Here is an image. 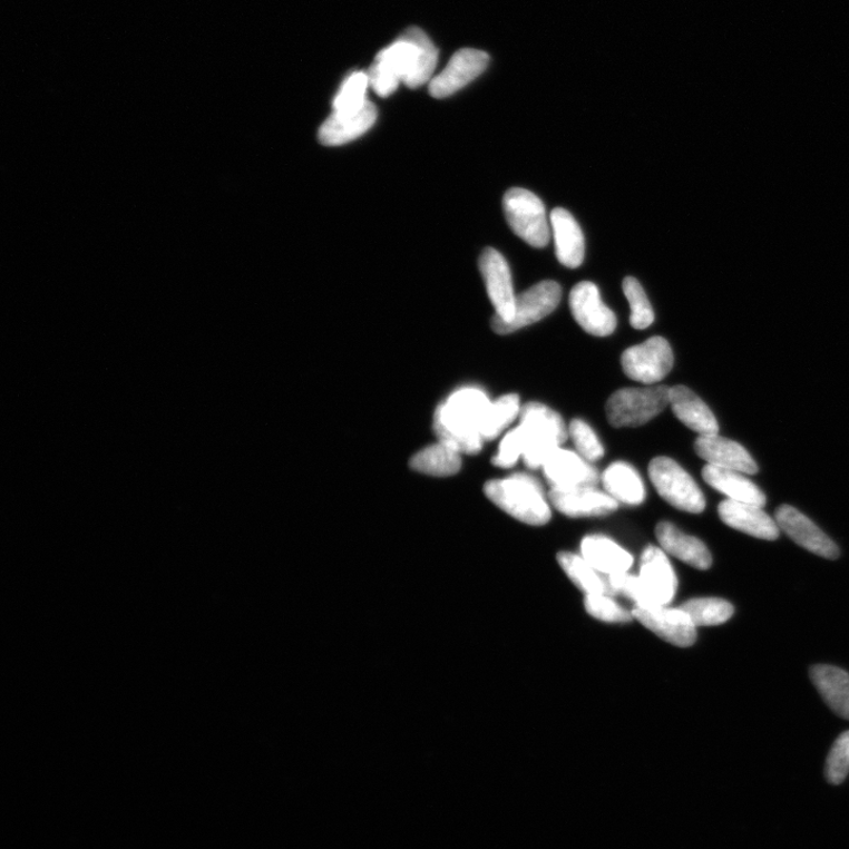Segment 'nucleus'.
Wrapping results in <instances>:
<instances>
[{
    "mask_svg": "<svg viewBox=\"0 0 849 849\" xmlns=\"http://www.w3.org/2000/svg\"><path fill=\"white\" fill-rule=\"evenodd\" d=\"M438 64V50L427 33L410 28L390 47L381 50L368 72L370 87L380 96L389 97L406 84L416 89L431 82Z\"/></svg>",
    "mask_w": 849,
    "mask_h": 849,
    "instance_id": "1",
    "label": "nucleus"
},
{
    "mask_svg": "<svg viewBox=\"0 0 849 849\" xmlns=\"http://www.w3.org/2000/svg\"><path fill=\"white\" fill-rule=\"evenodd\" d=\"M491 403L488 396L478 389L455 392L435 416L439 441L459 453L477 455L482 449L481 429Z\"/></svg>",
    "mask_w": 849,
    "mask_h": 849,
    "instance_id": "2",
    "label": "nucleus"
},
{
    "mask_svg": "<svg viewBox=\"0 0 849 849\" xmlns=\"http://www.w3.org/2000/svg\"><path fill=\"white\" fill-rule=\"evenodd\" d=\"M484 492L497 507L515 519L543 527L552 519L540 484L530 475L515 474L485 484Z\"/></svg>",
    "mask_w": 849,
    "mask_h": 849,
    "instance_id": "3",
    "label": "nucleus"
},
{
    "mask_svg": "<svg viewBox=\"0 0 849 849\" xmlns=\"http://www.w3.org/2000/svg\"><path fill=\"white\" fill-rule=\"evenodd\" d=\"M518 428L523 437V459L531 470L543 468L569 436L563 418L537 401L525 403L521 408Z\"/></svg>",
    "mask_w": 849,
    "mask_h": 849,
    "instance_id": "4",
    "label": "nucleus"
},
{
    "mask_svg": "<svg viewBox=\"0 0 849 849\" xmlns=\"http://www.w3.org/2000/svg\"><path fill=\"white\" fill-rule=\"evenodd\" d=\"M671 406V389L651 387L642 389H622L606 401V418L612 427H643Z\"/></svg>",
    "mask_w": 849,
    "mask_h": 849,
    "instance_id": "5",
    "label": "nucleus"
},
{
    "mask_svg": "<svg viewBox=\"0 0 849 849\" xmlns=\"http://www.w3.org/2000/svg\"><path fill=\"white\" fill-rule=\"evenodd\" d=\"M502 209L513 232L535 248H543L550 242L547 211L541 199L534 193L513 188L504 195Z\"/></svg>",
    "mask_w": 849,
    "mask_h": 849,
    "instance_id": "6",
    "label": "nucleus"
},
{
    "mask_svg": "<svg viewBox=\"0 0 849 849\" xmlns=\"http://www.w3.org/2000/svg\"><path fill=\"white\" fill-rule=\"evenodd\" d=\"M648 472L657 494L672 507L690 514L704 511L705 498L699 485L674 459H653Z\"/></svg>",
    "mask_w": 849,
    "mask_h": 849,
    "instance_id": "7",
    "label": "nucleus"
},
{
    "mask_svg": "<svg viewBox=\"0 0 849 849\" xmlns=\"http://www.w3.org/2000/svg\"><path fill=\"white\" fill-rule=\"evenodd\" d=\"M626 377L645 386H653L669 375L674 368V353L670 342L654 336L626 350L621 358Z\"/></svg>",
    "mask_w": 849,
    "mask_h": 849,
    "instance_id": "8",
    "label": "nucleus"
},
{
    "mask_svg": "<svg viewBox=\"0 0 849 849\" xmlns=\"http://www.w3.org/2000/svg\"><path fill=\"white\" fill-rule=\"evenodd\" d=\"M562 289L555 281H541L516 297L515 316L510 321H500L494 316L492 329L505 335L533 325L550 315L559 305Z\"/></svg>",
    "mask_w": 849,
    "mask_h": 849,
    "instance_id": "9",
    "label": "nucleus"
},
{
    "mask_svg": "<svg viewBox=\"0 0 849 849\" xmlns=\"http://www.w3.org/2000/svg\"><path fill=\"white\" fill-rule=\"evenodd\" d=\"M634 618L652 631L658 637L680 648H689L696 642V628L689 614L681 608H669L666 605L635 604Z\"/></svg>",
    "mask_w": 849,
    "mask_h": 849,
    "instance_id": "10",
    "label": "nucleus"
},
{
    "mask_svg": "<svg viewBox=\"0 0 849 849\" xmlns=\"http://www.w3.org/2000/svg\"><path fill=\"white\" fill-rule=\"evenodd\" d=\"M570 310L578 325L595 336H609L617 326L615 313L602 302L598 287L591 281H582L572 290Z\"/></svg>",
    "mask_w": 849,
    "mask_h": 849,
    "instance_id": "11",
    "label": "nucleus"
},
{
    "mask_svg": "<svg viewBox=\"0 0 849 849\" xmlns=\"http://www.w3.org/2000/svg\"><path fill=\"white\" fill-rule=\"evenodd\" d=\"M479 269L487 286L489 297L500 321H510L515 316L516 295L508 261L494 248L484 250L479 258Z\"/></svg>",
    "mask_w": 849,
    "mask_h": 849,
    "instance_id": "12",
    "label": "nucleus"
},
{
    "mask_svg": "<svg viewBox=\"0 0 849 849\" xmlns=\"http://www.w3.org/2000/svg\"><path fill=\"white\" fill-rule=\"evenodd\" d=\"M490 56L476 49H462L456 52L449 65L430 82L429 91L435 98H447L467 87L487 70Z\"/></svg>",
    "mask_w": 849,
    "mask_h": 849,
    "instance_id": "13",
    "label": "nucleus"
},
{
    "mask_svg": "<svg viewBox=\"0 0 849 849\" xmlns=\"http://www.w3.org/2000/svg\"><path fill=\"white\" fill-rule=\"evenodd\" d=\"M775 520L780 530L803 549L827 559H837L839 557L838 545L824 535L810 518L790 507V505H782L778 509Z\"/></svg>",
    "mask_w": 849,
    "mask_h": 849,
    "instance_id": "14",
    "label": "nucleus"
},
{
    "mask_svg": "<svg viewBox=\"0 0 849 849\" xmlns=\"http://www.w3.org/2000/svg\"><path fill=\"white\" fill-rule=\"evenodd\" d=\"M553 489L595 487L598 472L589 461L570 450L557 449L543 465Z\"/></svg>",
    "mask_w": 849,
    "mask_h": 849,
    "instance_id": "15",
    "label": "nucleus"
},
{
    "mask_svg": "<svg viewBox=\"0 0 849 849\" xmlns=\"http://www.w3.org/2000/svg\"><path fill=\"white\" fill-rule=\"evenodd\" d=\"M549 499L555 509L570 518L603 517L618 509V501L595 487L552 489Z\"/></svg>",
    "mask_w": 849,
    "mask_h": 849,
    "instance_id": "16",
    "label": "nucleus"
},
{
    "mask_svg": "<svg viewBox=\"0 0 849 849\" xmlns=\"http://www.w3.org/2000/svg\"><path fill=\"white\" fill-rule=\"evenodd\" d=\"M719 515L728 527L755 538L775 540L780 536L777 520L757 505L726 499L719 505Z\"/></svg>",
    "mask_w": 849,
    "mask_h": 849,
    "instance_id": "17",
    "label": "nucleus"
},
{
    "mask_svg": "<svg viewBox=\"0 0 849 849\" xmlns=\"http://www.w3.org/2000/svg\"><path fill=\"white\" fill-rule=\"evenodd\" d=\"M695 451L700 458L713 467L755 475L759 471L755 460L741 445L734 440L715 436L699 437Z\"/></svg>",
    "mask_w": 849,
    "mask_h": 849,
    "instance_id": "18",
    "label": "nucleus"
},
{
    "mask_svg": "<svg viewBox=\"0 0 849 849\" xmlns=\"http://www.w3.org/2000/svg\"><path fill=\"white\" fill-rule=\"evenodd\" d=\"M377 108L369 103L353 113H333L319 130L320 144L339 147L367 134L375 124Z\"/></svg>",
    "mask_w": 849,
    "mask_h": 849,
    "instance_id": "19",
    "label": "nucleus"
},
{
    "mask_svg": "<svg viewBox=\"0 0 849 849\" xmlns=\"http://www.w3.org/2000/svg\"><path fill=\"white\" fill-rule=\"evenodd\" d=\"M640 577L656 605L671 603L677 591V577L664 552L656 547L646 548L641 558Z\"/></svg>",
    "mask_w": 849,
    "mask_h": 849,
    "instance_id": "20",
    "label": "nucleus"
},
{
    "mask_svg": "<svg viewBox=\"0 0 849 849\" xmlns=\"http://www.w3.org/2000/svg\"><path fill=\"white\" fill-rule=\"evenodd\" d=\"M656 538L665 553L676 557L699 570H708L713 557L705 544L696 537L685 535L670 521H661L656 527Z\"/></svg>",
    "mask_w": 849,
    "mask_h": 849,
    "instance_id": "21",
    "label": "nucleus"
},
{
    "mask_svg": "<svg viewBox=\"0 0 849 849\" xmlns=\"http://www.w3.org/2000/svg\"><path fill=\"white\" fill-rule=\"evenodd\" d=\"M671 407L676 418L700 437L719 435L720 428L714 413L689 388L671 389Z\"/></svg>",
    "mask_w": 849,
    "mask_h": 849,
    "instance_id": "22",
    "label": "nucleus"
},
{
    "mask_svg": "<svg viewBox=\"0 0 849 849\" xmlns=\"http://www.w3.org/2000/svg\"><path fill=\"white\" fill-rule=\"evenodd\" d=\"M582 557L598 573L618 575L628 573L634 564L633 556L608 537L586 536L580 543Z\"/></svg>",
    "mask_w": 849,
    "mask_h": 849,
    "instance_id": "23",
    "label": "nucleus"
},
{
    "mask_svg": "<svg viewBox=\"0 0 849 849\" xmlns=\"http://www.w3.org/2000/svg\"><path fill=\"white\" fill-rule=\"evenodd\" d=\"M550 219L558 261L565 267L578 269L585 254L584 235L578 222L564 208L554 209Z\"/></svg>",
    "mask_w": 849,
    "mask_h": 849,
    "instance_id": "24",
    "label": "nucleus"
},
{
    "mask_svg": "<svg viewBox=\"0 0 849 849\" xmlns=\"http://www.w3.org/2000/svg\"><path fill=\"white\" fill-rule=\"evenodd\" d=\"M702 477L713 489L726 496L728 499L753 504L757 507L764 508L767 502L764 494L757 485L745 478L741 472L720 469L713 465H705L702 470Z\"/></svg>",
    "mask_w": 849,
    "mask_h": 849,
    "instance_id": "25",
    "label": "nucleus"
},
{
    "mask_svg": "<svg viewBox=\"0 0 849 849\" xmlns=\"http://www.w3.org/2000/svg\"><path fill=\"white\" fill-rule=\"evenodd\" d=\"M811 679L828 706L849 720V674L838 666L819 664L811 670Z\"/></svg>",
    "mask_w": 849,
    "mask_h": 849,
    "instance_id": "26",
    "label": "nucleus"
},
{
    "mask_svg": "<svg viewBox=\"0 0 849 849\" xmlns=\"http://www.w3.org/2000/svg\"><path fill=\"white\" fill-rule=\"evenodd\" d=\"M606 494L626 505H640L645 499V488L641 476L632 465L617 461L603 475Z\"/></svg>",
    "mask_w": 849,
    "mask_h": 849,
    "instance_id": "27",
    "label": "nucleus"
},
{
    "mask_svg": "<svg viewBox=\"0 0 849 849\" xmlns=\"http://www.w3.org/2000/svg\"><path fill=\"white\" fill-rule=\"evenodd\" d=\"M458 451L445 443H436L421 450L411 459V468L433 477H450L459 472L461 458Z\"/></svg>",
    "mask_w": 849,
    "mask_h": 849,
    "instance_id": "28",
    "label": "nucleus"
},
{
    "mask_svg": "<svg viewBox=\"0 0 849 849\" xmlns=\"http://www.w3.org/2000/svg\"><path fill=\"white\" fill-rule=\"evenodd\" d=\"M557 560L564 573L586 596L611 595L608 582H605L599 573L582 556L563 552L557 555Z\"/></svg>",
    "mask_w": 849,
    "mask_h": 849,
    "instance_id": "29",
    "label": "nucleus"
},
{
    "mask_svg": "<svg viewBox=\"0 0 849 849\" xmlns=\"http://www.w3.org/2000/svg\"><path fill=\"white\" fill-rule=\"evenodd\" d=\"M520 398L518 394H507L492 402L482 423L481 437L484 441H490L499 437L520 416Z\"/></svg>",
    "mask_w": 849,
    "mask_h": 849,
    "instance_id": "30",
    "label": "nucleus"
},
{
    "mask_svg": "<svg viewBox=\"0 0 849 849\" xmlns=\"http://www.w3.org/2000/svg\"><path fill=\"white\" fill-rule=\"evenodd\" d=\"M680 608L690 615L696 626L720 625L734 614L733 605L722 598H694L684 602Z\"/></svg>",
    "mask_w": 849,
    "mask_h": 849,
    "instance_id": "31",
    "label": "nucleus"
},
{
    "mask_svg": "<svg viewBox=\"0 0 849 849\" xmlns=\"http://www.w3.org/2000/svg\"><path fill=\"white\" fill-rule=\"evenodd\" d=\"M370 79L365 72H354L342 84L333 100V113H353L365 107Z\"/></svg>",
    "mask_w": 849,
    "mask_h": 849,
    "instance_id": "32",
    "label": "nucleus"
},
{
    "mask_svg": "<svg viewBox=\"0 0 849 849\" xmlns=\"http://www.w3.org/2000/svg\"><path fill=\"white\" fill-rule=\"evenodd\" d=\"M622 289L632 310L631 325L640 331L652 326L655 320L654 311L641 283L635 277L628 276L624 279Z\"/></svg>",
    "mask_w": 849,
    "mask_h": 849,
    "instance_id": "33",
    "label": "nucleus"
},
{
    "mask_svg": "<svg viewBox=\"0 0 849 849\" xmlns=\"http://www.w3.org/2000/svg\"><path fill=\"white\" fill-rule=\"evenodd\" d=\"M585 611L594 618L606 623H628L634 619L628 612L616 603L611 595H588L584 599Z\"/></svg>",
    "mask_w": 849,
    "mask_h": 849,
    "instance_id": "34",
    "label": "nucleus"
},
{
    "mask_svg": "<svg viewBox=\"0 0 849 849\" xmlns=\"http://www.w3.org/2000/svg\"><path fill=\"white\" fill-rule=\"evenodd\" d=\"M569 435L575 442L578 455L586 461L595 462L604 456V449L598 437L585 421L574 419L570 422Z\"/></svg>",
    "mask_w": 849,
    "mask_h": 849,
    "instance_id": "35",
    "label": "nucleus"
},
{
    "mask_svg": "<svg viewBox=\"0 0 849 849\" xmlns=\"http://www.w3.org/2000/svg\"><path fill=\"white\" fill-rule=\"evenodd\" d=\"M608 586L611 595H622L640 605L655 604L640 576L628 573L613 575L609 576Z\"/></svg>",
    "mask_w": 849,
    "mask_h": 849,
    "instance_id": "36",
    "label": "nucleus"
},
{
    "mask_svg": "<svg viewBox=\"0 0 849 849\" xmlns=\"http://www.w3.org/2000/svg\"><path fill=\"white\" fill-rule=\"evenodd\" d=\"M849 773V732L835 742L826 762V778L832 784H840Z\"/></svg>",
    "mask_w": 849,
    "mask_h": 849,
    "instance_id": "37",
    "label": "nucleus"
},
{
    "mask_svg": "<svg viewBox=\"0 0 849 849\" xmlns=\"http://www.w3.org/2000/svg\"><path fill=\"white\" fill-rule=\"evenodd\" d=\"M523 437L517 427L502 438L498 453L492 459V463L497 468L510 469L515 467L519 457H523Z\"/></svg>",
    "mask_w": 849,
    "mask_h": 849,
    "instance_id": "38",
    "label": "nucleus"
}]
</instances>
